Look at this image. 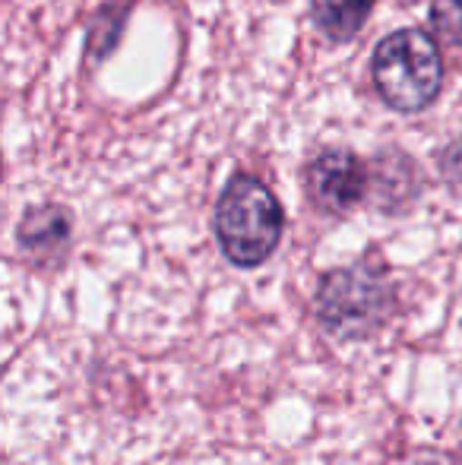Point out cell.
Here are the masks:
<instances>
[{"label": "cell", "mask_w": 462, "mask_h": 465, "mask_svg": "<svg viewBox=\"0 0 462 465\" xmlns=\"http://www.w3.org/2000/svg\"><path fill=\"white\" fill-rule=\"evenodd\" d=\"M216 234L234 266H260L282 238V209L263 181L234 174L216 206Z\"/></svg>", "instance_id": "cell-1"}, {"label": "cell", "mask_w": 462, "mask_h": 465, "mask_svg": "<svg viewBox=\"0 0 462 465\" xmlns=\"http://www.w3.org/2000/svg\"><path fill=\"white\" fill-rule=\"evenodd\" d=\"M370 74L383 102L406 114L428 108L444 86L437 42L421 29H399L383 38L370 61Z\"/></svg>", "instance_id": "cell-2"}, {"label": "cell", "mask_w": 462, "mask_h": 465, "mask_svg": "<svg viewBox=\"0 0 462 465\" xmlns=\"http://www.w3.org/2000/svg\"><path fill=\"white\" fill-rule=\"evenodd\" d=\"M440 168H444V178L450 181L453 187L462 190V140L450 143L444 149V159H440Z\"/></svg>", "instance_id": "cell-8"}, {"label": "cell", "mask_w": 462, "mask_h": 465, "mask_svg": "<svg viewBox=\"0 0 462 465\" xmlns=\"http://www.w3.org/2000/svg\"><path fill=\"white\" fill-rule=\"evenodd\" d=\"M431 29L440 42L462 48V0H434L431 4Z\"/></svg>", "instance_id": "cell-7"}, {"label": "cell", "mask_w": 462, "mask_h": 465, "mask_svg": "<svg viewBox=\"0 0 462 465\" xmlns=\"http://www.w3.org/2000/svg\"><path fill=\"white\" fill-rule=\"evenodd\" d=\"M304 184L323 213H349L368 193V168L349 149H327L308 165Z\"/></svg>", "instance_id": "cell-4"}, {"label": "cell", "mask_w": 462, "mask_h": 465, "mask_svg": "<svg viewBox=\"0 0 462 465\" xmlns=\"http://www.w3.org/2000/svg\"><path fill=\"white\" fill-rule=\"evenodd\" d=\"M19 241L29 251H48V244H64L67 241V215L54 206L32 209L19 225Z\"/></svg>", "instance_id": "cell-6"}, {"label": "cell", "mask_w": 462, "mask_h": 465, "mask_svg": "<svg viewBox=\"0 0 462 465\" xmlns=\"http://www.w3.org/2000/svg\"><path fill=\"white\" fill-rule=\"evenodd\" d=\"M320 320L336 332H364L389 311V285L377 270L355 266L336 270L323 279L317 294Z\"/></svg>", "instance_id": "cell-3"}, {"label": "cell", "mask_w": 462, "mask_h": 465, "mask_svg": "<svg viewBox=\"0 0 462 465\" xmlns=\"http://www.w3.org/2000/svg\"><path fill=\"white\" fill-rule=\"evenodd\" d=\"M374 0H314V23L329 42L342 45L361 32Z\"/></svg>", "instance_id": "cell-5"}]
</instances>
